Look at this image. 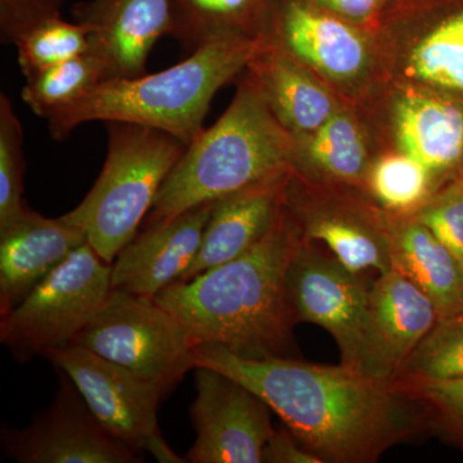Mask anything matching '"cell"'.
<instances>
[{"mask_svg":"<svg viewBox=\"0 0 463 463\" xmlns=\"http://www.w3.org/2000/svg\"><path fill=\"white\" fill-rule=\"evenodd\" d=\"M194 370L212 368L254 392L322 463L376 462L428 428L414 399L352 365L242 358L218 344L194 346Z\"/></svg>","mask_w":463,"mask_h":463,"instance_id":"6da1fadb","label":"cell"},{"mask_svg":"<svg viewBox=\"0 0 463 463\" xmlns=\"http://www.w3.org/2000/svg\"><path fill=\"white\" fill-rule=\"evenodd\" d=\"M300 240L282 207L254 248L190 281L172 283L155 300L178 319L194 346L218 344L249 359L291 355L295 323L286 273Z\"/></svg>","mask_w":463,"mask_h":463,"instance_id":"7a4b0ae2","label":"cell"},{"mask_svg":"<svg viewBox=\"0 0 463 463\" xmlns=\"http://www.w3.org/2000/svg\"><path fill=\"white\" fill-rule=\"evenodd\" d=\"M263 43L261 36L221 33L164 71L103 81L47 118L52 138L63 141L81 124L106 121L155 128L190 146L203 130L216 91L249 65Z\"/></svg>","mask_w":463,"mask_h":463,"instance_id":"3957f363","label":"cell"},{"mask_svg":"<svg viewBox=\"0 0 463 463\" xmlns=\"http://www.w3.org/2000/svg\"><path fill=\"white\" fill-rule=\"evenodd\" d=\"M292 157V134L273 114L257 79L245 81L223 116L187 146L143 225L286 175Z\"/></svg>","mask_w":463,"mask_h":463,"instance_id":"277c9868","label":"cell"},{"mask_svg":"<svg viewBox=\"0 0 463 463\" xmlns=\"http://www.w3.org/2000/svg\"><path fill=\"white\" fill-rule=\"evenodd\" d=\"M108 130V157L99 179L80 205L62 218L83 230L91 248L112 264L138 233L187 145L143 125L109 123Z\"/></svg>","mask_w":463,"mask_h":463,"instance_id":"5b68a950","label":"cell"},{"mask_svg":"<svg viewBox=\"0 0 463 463\" xmlns=\"http://www.w3.org/2000/svg\"><path fill=\"white\" fill-rule=\"evenodd\" d=\"M112 264L85 242L2 316L0 341L20 362L74 343L112 291Z\"/></svg>","mask_w":463,"mask_h":463,"instance_id":"8992f818","label":"cell"},{"mask_svg":"<svg viewBox=\"0 0 463 463\" xmlns=\"http://www.w3.org/2000/svg\"><path fill=\"white\" fill-rule=\"evenodd\" d=\"M72 344L169 392L194 370V346L178 319L155 298L123 289L112 288Z\"/></svg>","mask_w":463,"mask_h":463,"instance_id":"52a82bcc","label":"cell"},{"mask_svg":"<svg viewBox=\"0 0 463 463\" xmlns=\"http://www.w3.org/2000/svg\"><path fill=\"white\" fill-rule=\"evenodd\" d=\"M371 286L361 274L319 254L303 237L286 273V294L295 325L321 326L339 345L341 364L362 371Z\"/></svg>","mask_w":463,"mask_h":463,"instance_id":"ba28073f","label":"cell"},{"mask_svg":"<svg viewBox=\"0 0 463 463\" xmlns=\"http://www.w3.org/2000/svg\"><path fill=\"white\" fill-rule=\"evenodd\" d=\"M197 395L191 404L196 441L191 463H260L274 432L270 408L239 381L212 368H196Z\"/></svg>","mask_w":463,"mask_h":463,"instance_id":"9c48e42d","label":"cell"},{"mask_svg":"<svg viewBox=\"0 0 463 463\" xmlns=\"http://www.w3.org/2000/svg\"><path fill=\"white\" fill-rule=\"evenodd\" d=\"M44 356L71 377L91 413L116 440L141 453L160 431L158 405L169 392L164 386L78 344L47 350Z\"/></svg>","mask_w":463,"mask_h":463,"instance_id":"30bf717a","label":"cell"},{"mask_svg":"<svg viewBox=\"0 0 463 463\" xmlns=\"http://www.w3.org/2000/svg\"><path fill=\"white\" fill-rule=\"evenodd\" d=\"M57 370L60 386L51 407L25 429H2L5 456L20 463L143 462L141 453L102 428L71 377Z\"/></svg>","mask_w":463,"mask_h":463,"instance_id":"8fae6325","label":"cell"},{"mask_svg":"<svg viewBox=\"0 0 463 463\" xmlns=\"http://www.w3.org/2000/svg\"><path fill=\"white\" fill-rule=\"evenodd\" d=\"M72 16L90 29L88 52L105 81L146 75L152 48L172 33V0H87L76 3Z\"/></svg>","mask_w":463,"mask_h":463,"instance_id":"7c38bea8","label":"cell"},{"mask_svg":"<svg viewBox=\"0 0 463 463\" xmlns=\"http://www.w3.org/2000/svg\"><path fill=\"white\" fill-rule=\"evenodd\" d=\"M214 203L192 207L169 221L143 225L112 264V288L155 298L178 282L196 260Z\"/></svg>","mask_w":463,"mask_h":463,"instance_id":"4fadbf2b","label":"cell"},{"mask_svg":"<svg viewBox=\"0 0 463 463\" xmlns=\"http://www.w3.org/2000/svg\"><path fill=\"white\" fill-rule=\"evenodd\" d=\"M437 321L430 298L397 268L379 274L371 286L364 373L390 383Z\"/></svg>","mask_w":463,"mask_h":463,"instance_id":"5bb4252c","label":"cell"},{"mask_svg":"<svg viewBox=\"0 0 463 463\" xmlns=\"http://www.w3.org/2000/svg\"><path fill=\"white\" fill-rule=\"evenodd\" d=\"M85 242L87 233L62 216L45 218L32 209L0 232V317L14 309Z\"/></svg>","mask_w":463,"mask_h":463,"instance_id":"9a60e30c","label":"cell"},{"mask_svg":"<svg viewBox=\"0 0 463 463\" xmlns=\"http://www.w3.org/2000/svg\"><path fill=\"white\" fill-rule=\"evenodd\" d=\"M286 178L288 174L215 201L196 260L178 282L190 281L254 248L282 210Z\"/></svg>","mask_w":463,"mask_h":463,"instance_id":"2e32d148","label":"cell"},{"mask_svg":"<svg viewBox=\"0 0 463 463\" xmlns=\"http://www.w3.org/2000/svg\"><path fill=\"white\" fill-rule=\"evenodd\" d=\"M277 30L281 50L336 80L354 79L367 65V48L354 30L298 0L279 9Z\"/></svg>","mask_w":463,"mask_h":463,"instance_id":"e0dca14e","label":"cell"},{"mask_svg":"<svg viewBox=\"0 0 463 463\" xmlns=\"http://www.w3.org/2000/svg\"><path fill=\"white\" fill-rule=\"evenodd\" d=\"M248 66L279 123L295 136L313 134L336 114V105L298 60L279 45H261Z\"/></svg>","mask_w":463,"mask_h":463,"instance_id":"ac0fdd59","label":"cell"},{"mask_svg":"<svg viewBox=\"0 0 463 463\" xmlns=\"http://www.w3.org/2000/svg\"><path fill=\"white\" fill-rule=\"evenodd\" d=\"M394 125L401 151L431 174L452 169L463 156V109L452 99L410 91L395 105Z\"/></svg>","mask_w":463,"mask_h":463,"instance_id":"d6986e66","label":"cell"},{"mask_svg":"<svg viewBox=\"0 0 463 463\" xmlns=\"http://www.w3.org/2000/svg\"><path fill=\"white\" fill-rule=\"evenodd\" d=\"M392 267L430 298L438 319L463 309V270L419 219L385 223Z\"/></svg>","mask_w":463,"mask_h":463,"instance_id":"ffe728a7","label":"cell"},{"mask_svg":"<svg viewBox=\"0 0 463 463\" xmlns=\"http://www.w3.org/2000/svg\"><path fill=\"white\" fill-rule=\"evenodd\" d=\"M303 239L322 241L334 252L336 260L355 274L392 269L386 225L373 223L368 216L321 210L304 215Z\"/></svg>","mask_w":463,"mask_h":463,"instance_id":"44dd1931","label":"cell"},{"mask_svg":"<svg viewBox=\"0 0 463 463\" xmlns=\"http://www.w3.org/2000/svg\"><path fill=\"white\" fill-rule=\"evenodd\" d=\"M463 379V309L439 318L390 383L397 389Z\"/></svg>","mask_w":463,"mask_h":463,"instance_id":"7402d4cb","label":"cell"},{"mask_svg":"<svg viewBox=\"0 0 463 463\" xmlns=\"http://www.w3.org/2000/svg\"><path fill=\"white\" fill-rule=\"evenodd\" d=\"M264 0H172L170 35L194 52L221 33L251 35L249 27Z\"/></svg>","mask_w":463,"mask_h":463,"instance_id":"603a6c76","label":"cell"},{"mask_svg":"<svg viewBox=\"0 0 463 463\" xmlns=\"http://www.w3.org/2000/svg\"><path fill=\"white\" fill-rule=\"evenodd\" d=\"M105 81L102 65L90 52L26 78L21 91L24 102L39 118L83 99Z\"/></svg>","mask_w":463,"mask_h":463,"instance_id":"cb8c5ba5","label":"cell"},{"mask_svg":"<svg viewBox=\"0 0 463 463\" xmlns=\"http://www.w3.org/2000/svg\"><path fill=\"white\" fill-rule=\"evenodd\" d=\"M411 74L438 90L463 93V11L441 21L410 56Z\"/></svg>","mask_w":463,"mask_h":463,"instance_id":"d4e9b609","label":"cell"},{"mask_svg":"<svg viewBox=\"0 0 463 463\" xmlns=\"http://www.w3.org/2000/svg\"><path fill=\"white\" fill-rule=\"evenodd\" d=\"M310 136L304 154L313 167L336 181L362 178L367 149L361 130L349 116L335 114Z\"/></svg>","mask_w":463,"mask_h":463,"instance_id":"484cf974","label":"cell"},{"mask_svg":"<svg viewBox=\"0 0 463 463\" xmlns=\"http://www.w3.org/2000/svg\"><path fill=\"white\" fill-rule=\"evenodd\" d=\"M21 71L29 78L90 51V29L51 17L27 30L14 43Z\"/></svg>","mask_w":463,"mask_h":463,"instance_id":"4316f807","label":"cell"},{"mask_svg":"<svg viewBox=\"0 0 463 463\" xmlns=\"http://www.w3.org/2000/svg\"><path fill=\"white\" fill-rule=\"evenodd\" d=\"M20 118L5 94L0 96V232L29 212L24 203L25 158Z\"/></svg>","mask_w":463,"mask_h":463,"instance_id":"83f0119b","label":"cell"},{"mask_svg":"<svg viewBox=\"0 0 463 463\" xmlns=\"http://www.w3.org/2000/svg\"><path fill=\"white\" fill-rule=\"evenodd\" d=\"M431 173L408 155L381 158L371 173V188L381 205L392 213H407L422 205L430 188Z\"/></svg>","mask_w":463,"mask_h":463,"instance_id":"f1b7e54d","label":"cell"},{"mask_svg":"<svg viewBox=\"0 0 463 463\" xmlns=\"http://www.w3.org/2000/svg\"><path fill=\"white\" fill-rule=\"evenodd\" d=\"M399 390L421 405L428 426L437 429L444 437L463 431V379L420 383Z\"/></svg>","mask_w":463,"mask_h":463,"instance_id":"f546056e","label":"cell"},{"mask_svg":"<svg viewBox=\"0 0 463 463\" xmlns=\"http://www.w3.org/2000/svg\"><path fill=\"white\" fill-rule=\"evenodd\" d=\"M416 218L449 250L463 270V184L422 205Z\"/></svg>","mask_w":463,"mask_h":463,"instance_id":"4dcf8cb0","label":"cell"},{"mask_svg":"<svg viewBox=\"0 0 463 463\" xmlns=\"http://www.w3.org/2000/svg\"><path fill=\"white\" fill-rule=\"evenodd\" d=\"M63 0H0V39L14 44L27 30L51 17L61 16Z\"/></svg>","mask_w":463,"mask_h":463,"instance_id":"1f68e13d","label":"cell"},{"mask_svg":"<svg viewBox=\"0 0 463 463\" xmlns=\"http://www.w3.org/2000/svg\"><path fill=\"white\" fill-rule=\"evenodd\" d=\"M265 463H322L298 443L286 426L274 430L263 450Z\"/></svg>","mask_w":463,"mask_h":463,"instance_id":"d6a6232c","label":"cell"},{"mask_svg":"<svg viewBox=\"0 0 463 463\" xmlns=\"http://www.w3.org/2000/svg\"><path fill=\"white\" fill-rule=\"evenodd\" d=\"M325 7L352 20H364L373 14L381 0H318Z\"/></svg>","mask_w":463,"mask_h":463,"instance_id":"836d02e7","label":"cell"},{"mask_svg":"<svg viewBox=\"0 0 463 463\" xmlns=\"http://www.w3.org/2000/svg\"><path fill=\"white\" fill-rule=\"evenodd\" d=\"M145 449L148 450V452L160 462H185V459L176 456L175 453L173 452L172 448L167 446L166 441L164 440L163 435H161L160 431H157L156 434L152 435V437L148 439L147 443H146Z\"/></svg>","mask_w":463,"mask_h":463,"instance_id":"e575fe53","label":"cell"},{"mask_svg":"<svg viewBox=\"0 0 463 463\" xmlns=\"http://www.w3.org/2000/svg\"><path fill=\"white\" fill-rule=\"evenodd\" d=\"M446 438H449L457 447H459L461 449H463V431L455 432V434L448 435Z\"/></svg>","mask_w":463,"mask_h":463,"instance_id":"d590c367","label":"cell"},{"mask_svg":"<svg viewBox=\"0 0 463 463\" xmlns=\"http://www.w3.org/2000/svg\"><path fill=\"white\" fill-rule=\"evenodd\" d=\"M462 184H463V183H462Z\"/></svg>","mask_w":463,"mask_h":463,"instance_id":"8d00e7d4","label":"cell"}]
</instances>
